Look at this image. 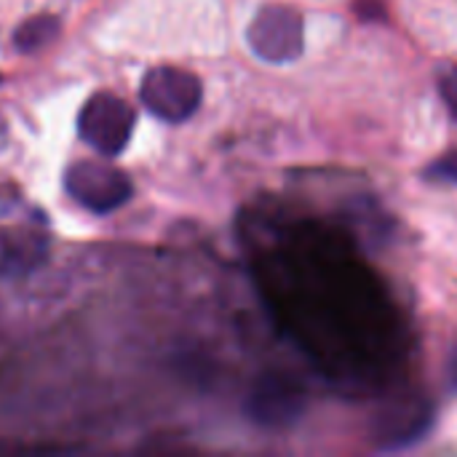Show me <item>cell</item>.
I'll return each mask as SVG.
<instances>
[{
  "label": "cell",
  "mask_w": 457,
  "mask_h": 457,
  "mask_svg": "<svg viewBox=\"0 0 457 457\" xmlns=\"http://www.w3.org/2000/svg\"><path fill=\"white\" fill-rule=\"evenodd\" d=\"M67 193L94 214H110L129 204L134 195L131 177L104 161H78L64 174Z\"/></svg>",
  "instance_id": "5"
},
{
  "label": "cell",
  "mask_w": 457,
  "mask_h": 457,
  "mask_svg": "<svg viewBox=\"0 0 457 457\" xmlns=\"http://www.w3.org/2000/svg\"><path fill=\"white\" fill-rule=\"evenodd\" d=\"M139 99L147 107V112L155 115L158 120L185 123L198 112L204 88L193 72L182 67L161 64L145 72L139 86Z\"/></svg>",
  "instance_id": "2"
},
{
  "label": "cell",
  "mask_w": 457,
  "mask_h": 457,
  "mask_svg": "<svg viewBox=\"0 0 457 457\" xmlns=\"http://www.w3.org/2000/svg\"><path fill=\"white\" fill-rule=\"evenodd\" d=\"M80 139L102 158H115L126 150L134 131V110L110 91H96L86 99L78 115Z\"/></svg>",
  "instance_id": "4"
},
{
  "label": "cell",
  "mask_w": 457,
  "mask_h": 457,
  "mask_svg": "<svg viewBox=\"0 0 457 457\" xmlns=\"http://www.w3.org/2000/svg\"><path fill=\"white\" fill-rule=\"evenodd\" d=\"M244 412L260 428H292L305 415V391L292 378L268 372L257 378V383L252 386Z\"/></svg>",
  "instance_id": "6"
},
{
  "label": "cell",
  "mask_w": 457,
  "mask_h": 457,
  "mask_svg": "<svg viewBox=\"0 0 457 457\" xmlns=\"http://www.w3.org/2000/svg\"><path fill=\"white\" fill-rule=\"evenodd\" d=\"M436 410L426 399H404L394 402L388 410L380 412L375 426V445L383 453L410 450L428 436L434 428Z\"/></svg>",
  "instance_id": "7"
},
{
  "label": "cell",
  "mask_w": 457,
  "mask_h": 457,
  "mask_svg": "<svg viewBox=\"0 0 457 457\" xmlns=\"http://www.w3.org/2000/svg\"><path fill=\"white\" fill-rule=\"evenodd\" d=\"M56 32H59V19L51 13H37V16L27 19L24 24H19L13 43L21 51H35V48H43L46 43H51L56 37Z\"/></svg>",
  "instance_id": "8"
},
{
  "label": "cell",
  "mask_w": 457,
  "mask_h": 457,
  "mask_svg": "<svg viewBox=\"0 0 457 457\" xmlns=\"http://www.w3.org/2000/svg\"><path fill=\"white\" fill-rule=\"evenodd\" d=\"M439 94H442L447 112L457 120V67H447L439 75Z\"/></svg>",
  "instance_id": "10"
},
{
  "label": "cell",
  "mask_w": 457,
  "mask_h": 457,
  "mask_svg": "<svg viewBox=\"0 0 457 457\" xmlns=\"http://www.w3.org/2000/svg\"><path fill=\"white\" fill-rule=\"evenodd\" d=\"M246 43L268 64L297 62L305 51L303 16L289 5H262L246 29Z\"/></svg>",
  "instance_id": "3"
},
{
  "label": "cell",
  "mask_w": 457,
  "mask_h": 457,
  "mask_svg": "<svg viewBox=\"0 0 457 457\" xmlns=\"http://www.w3.org/2000/svg\"><path fill=\"white\" fill-rule=\"evenodd\" d=\"M445 375H447V386L457 394V345L450 351V356H447V370H445Z\"/></svg>",
  "instance_id": "11"
},
{
  "label": "cell",
  "mask_w": 457,
  "mask_h": 457,
  "mask_svg": "<svg viewBox=\"0 0 457 457\" xmlns=\"http://www.w3.org/2000/svg\"><path fill=\"white\" fill-rule=\"evenodd\" d=\"M51 236L43 212L27 204L0 209V278H24L48 257Z\"/></svg>",
  "instance_id": "1"
},
{
  "label": "cell",
  "mask_w": 457,
  "mask_h": 457,
  "mask_svg": "<svg viewBox=\"0 0 457 457\" xmlns=\"http://www.w3.org/2000/svg\"><path fill=\"white\" fill-rule=\"evenodd\" d=\"M423 177L428 182H436V185H450V187H457V150H450L445 153L442 158H436L426 171Z\"/></svg>",
  "instance_id": "9"
}]
</instances>
